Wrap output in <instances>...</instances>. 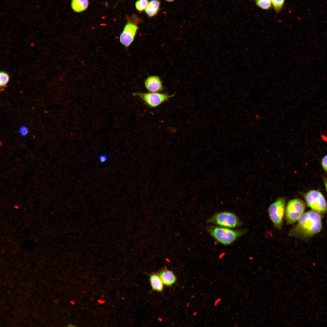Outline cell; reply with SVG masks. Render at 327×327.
<instances>
[{
	"mask_svg": "<svg viewBox=\"0 0 327 327\" xmlns=\"http://www.w3.org/2000/svg\"><path fill=\"white\" fill-rule=\"evenodd\" d=\"M19 131L21 135L25 136L27 134L28 130L26 127L23 126L20 128Z\"/></svg>",
	"mask_w": 327,
	"mask_h": 327,
	"instance_id": "obj_20",
	"label": "cell"
},
{
	"mask_svg": "<svg viewBox=\"0 0 327 327\" xmlns=\"http://www.w3.org/2000/svg\"><path fill=\"white\" fill-rule=\"evenodd\" d=\"M145 86L150 92H158L163 89V87L160 78L157 76L148 77L145 81Z\"/></svg>",
	"mask_w": 327,
	"mask_h": 327,
	"instance_id": "obj_9",
	"label": "cell"
},
{
	"mask_svg": "<svg viewBox=\"0 0 327 327\" xmlns=\"http://www.w3.org/2000/svg\"><path fill=\"white\" fill-rule=\"evenodd\" d=\"M165 0L166 1L168 2H172L173 1H174L175 0Z\"/></svg>",
	"mask_w": 327,
	"mask_h": 327,
	"instance_id": "obj_21",
	"label": "cell"
},
{
	"mask_svg": "<svg viewBox=\"0 0 327 327\" xmlns=\"http://www.w3.org/2000/svg\"><path fill=\"white\" fill-rule=\"evenodd\" d=\"M325 187L326 190L327 192V181H326V183H325Z\"/></svg>",
	"mask_w": 327,
	"mask_h": 327,
	"instance_id": "obj_22",
	"label": "cell"
},
{
	"mask_svg": "<svg viewBox=\"0 0 327 327\" xmlns=\"http://www.w3.org/2000/svg\"><path fill=\"white\" fill-rule=\"evenodd\" d=\"M159 275L164 285L170 286L176 282L177 278L173 272L171 271L164 269L160 271Z\"/></svg>",
	"mask_w": 327,
	"mask_h": 327,
	"instance_id": "obj_10",
	"label": "cell"
},
{
	"mask_svg": "<svg viewBox=\"0 0 327 327\" xmlns=\"http://www.w3.org/2000/svg\"></svg>",
	"mask_w": 327,
	"mask_h": 327,
	"instance_id": "obj_23",
	"label": "cell"
},
{
	"mask_svg": "<svg viewBox=\"0 0 327 327\" xmlns=\"http://www.w3.org/2000/svg\"><path fill=\"white\" fill-rule=\"evenodd\" d=\"M138 22L135 15L128 19L119 37L120 42L125 47H129L134 41L138 29Z\"/></svg>",
	"mask_w": 327,
	"mask_h": 327,
	"instance_id": "obj_5",
	"label": "cell"
},
{
	"mask_svg": "<svg viewBox=\"0 0 327 327\" xmlns=\"http://www.w3.org/2000/svg\"><path fill=\"white\" fill-rule=\"evenodd\" d=\"M255 2L257 6L264 10L269 9L272 5L271 0H256Z\"/></svg>",
	"mask_w": 327,
	"mask_h": 327,
	"instance_id": "obj_15",
	"label": "cell"
},
{
	"mask_svg": "<svg viewBox=\"0 0 327 327\" xmlns=\"http://www.w3.org/2000/svg\"><path fill=\"white\" fill-rule=\"evenodd\" d=\"M160 4L159 0H151L145 10L147 15L150 17L155 16L159 10Z\"/></svg>",
	"mask_w": 327,
	"mask_h": 327,
	"instance_id": "obj_13",
	"label": "cell"
},
{
	"mask_svg": "<svg viewBox=\"0 0 327 327\" xmlns=\"http://www.w3.org/2000/svg\"><path fill=\"white\" fill-rule=\"evenodd\" d=\"M272 5L276 12H279L284 5L285 0H271Z\"/></svg>",
	"mask_w": 327,
	"mask_h": 327,
	"instance_id": "obj_17",
	"label": "cell"
},
{
	"mask_svg": "<svg viewBox=\"0 0 327 327\" xmlns=\"http://www.w3.org/2000/svg\"><path fill=\"white\" fill-rule=\"evenodd\" d=\"M306 204L301 200L295 198L290 200L286 209L285 218L286 223L291 224L298 221L304 213Z\"/></svg>",
	"mask_w": 327,
	"mask_h": 327,
	"instance_id": "obj_3",
	"label": "cell"
},
{
	"mask_svg": "<svg viewBox=\"0 0 327 327\" xmlns=\"http://www.w3.org/2000/svg\"><path fill=\"white\" fill-rule=\"evenodd\" d=\"M174 94L169 95L167 94L158 92L148 93H135L134 96L140 97L149 107H156L174 96Z\"/></svg>",
	"mask_w": 327,
	"mask_h": 327,
	"instance_id": "obj_8",
	"label": "cell"
},
{
	"mask_svg": "<svg viewBox=\"0 0 327 327\" xmlns=\"http://www.w3.org/2000/svg\"><path fill=\"white\" fill-rule=\"evenodd\" d=\"M304 198L308 206L312 210L319 213H327V203L322 193L316 190L306 193Z\"/></svg>",
	"mask_w": 327,
	"mask_h": 327,
	"instance_id": "obj_4",
	"label": "cell"
},
{
	"mask_svg": "<svg viewBox=\"0 0 327 327\" xmlns=\"http://www.w3.org/2000/svg\"><path fill=\"white\" fill-rule=\"evenodd\" d=\"M88 0H72L71 6L75 12L79 13L84 11L88 8Z\"/></svg>",
	"mask_w": 327,
	"mask_h": 327,
	"instance_id": "obj_12",
	"label": "cell"
},
{
	"mask_svg": "<svg viewBox=\"0 0 327 327\" xmlns=\"http://www.w3.org/2000/svg\"><path fill=\"white\" fill-rule=\"evenodd\" d=\"M286 200L281 197L277 199L269 206V216L274 225L278 229L281 227L285 211Z\"/></svg>",
	"mask_w": 327,
	"mask_h": 327,
	"instance_id": "obj_6",
	"label": "cell"
},
{
	"mask_svg": "<svg viewBox=\"0 0 327 327\" xmlns=\"http://www.w3.org/2000/svg\"><path fill=\"white\" fill-rule=\"evenodd\" d=\"M322 214L312 210L304 213L292 228L290 235L307 239L319 233L322 230Z\"/></svg>",
	"mask_w": 327,
	"mask_h": 327,
	"instance_id": "obj_1",
	"label": "cell"
},
{
	"mask_svg": "<svg viewBox=\"0 0 327 327\" xmlns=\"http://www.w3.org/2000/svg\"><path fill=\"white\" fill-rule=\"evenodd\" d=\"M10 77L6 72L2 71L0 72V85L1 88L5 87L9 81Z\"/></svg>",
	"mask_w": 327,
	"mask_h": 327,
	"instance_id": "obj_14",
	"label": "cell"
},
{
	"mask_svg": "<svg viewBox=\"0 0 327 327\" xmlns=\"http://www.w3.org/2000/svg\"><path fill=\"white\" fill-rule=\"evenodd\" d=\"M149 280L150 286L153 290L159 292L163 291L164 284L158 274H151L150 276Z\"/></svg>",
	"mask_w": 327,
	"mask_h": 327,
	"instance_id": "obj_11",
	"label": "cell"
},
{
	"mask_svg": "<svg viewBox=\"0 0 327 327\" xmlns=\"http://www.w3.org/2000/svg\"><path fill=\"white\" fill-rule=\"evenodd\" d=\"M209 232L218 242L224 245L230 244L244 233L242 230L217 226L210 227L209 229Z\"/></svg>",
	"mask_w": 327,
	"mask_h": 327,
	"instance_id": "obj_2",
	"label": "cell"
},
{
	"mask_svg": "<svg viewBox=\"0 0 327 327\" xmlns=\"http://www.w3.org/2000/svg\"><path fill=\"white\" fill-rule=\"evenodd\" d=\"M209 221L222 227L233 228L239 225V220L233 213L227 211L219 212L213 215Z\"/></svg>",
	"mask_w": 327,
	"mask_h": 327,
	"instance_id": "obj_7",
	"label": "cell"
},
{
	"mask_svg": "<svg viewBox=\"0 0 327 327\" xmlns=\"http://www.w3.org/2000/svg\"><path fill=\"white\" fill-rule=\"evenodd\" d=\"M149 2L148 0H137L135 4V8L138 11H144L146 8Z\"/></svg>",
	"mask_w": 327,
	"mask_h": 327,
	"instance_id": "obj_16",
	"label": "cell"
},
{
	"mask_svg": "<svg viewBox=\"0 0 327 327\" xmlns=\"http://www.w3.org/2000/svg\"><path fill=\"white\" fill-rule=\"evenodd\" d=\"M108 158V155L105 153L99 155L98 157L99 161L102 164L106 163L107 161Z\"/></svg>",
	"mask_w": 327,
	"mask_h": 327,
	"instance_id": "obj_18",
	"label": "cell"
},
{
	"mask_svg": "<svg viewBox=\"0 0 327 327\" xmlns=\"http://www.w3.org/2000/svg\"><path fill=\"white\" fill-rule=\"evenodd\" d=\"M322 165L323 169L327 171V155L325 156L322 159Z\"/></svg>",
	"mask_w": 327,
	"mask_h": 327,
	"instance_id": "obj_19",
	"label": "cell"
}]
</instances>
